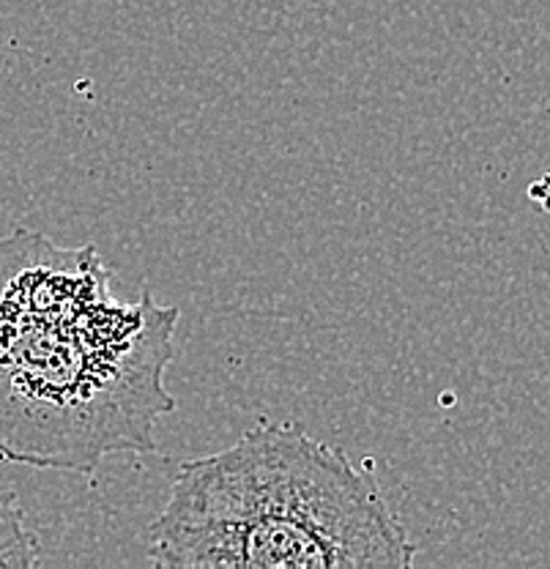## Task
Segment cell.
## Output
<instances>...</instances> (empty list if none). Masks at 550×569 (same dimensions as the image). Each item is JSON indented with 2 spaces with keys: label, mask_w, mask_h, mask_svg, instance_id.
<instances>
[{
  "label": "cell",
  "mask_w": 550,
  "mask_h": 569,
  "mask_svg": "<svg viewBox=\"0 0 550 569\" xmlns=\"http://www.w3.org/2000/svg\"><path fill=\"white\" fill-rule=\"evenodd\" d=\"M179 307L110 290L99 249L33 230L0 239V460L91 473L153 452Z\"/></svg>",
  "instance_id": "1"
},
{
  "label": "cell",
  "mask_w": 550,
  "mask_h": 569,
  "mask_svg": "<svg viewBox=\"0 0 550 569\" xmlns=\"http://www.w3.org/2000/svg\"><path fill=\"white\" fill-rule=\"evenodd\" d=\"M413 556L370 473L301 425L271 419L179 462L148 533V561L170 569L411 567Z\"/></svg>",
  "instance_id": "2"
},
{
  "label": "cell",
  "mask_w": 550,
  "mask_h": 569,
  "mask_svg": "<svg viewBox=\"0 0 550 569\" xmlns=\"http://www.w3.org/2000/svg\"><path fill=\"white\" fill-rule=\"evenodd\" d=\"M39 561V539L26 526L20 503L0 493V567H33Z\"/></svg>",
  "instance_id": "3"
},
{
  "label": "cell",
  "mask_w": 550,
  "mask_h": 569,
  "mask_svg": "<svg viewBox=\"0 0 550 569\" xmlns=\"http://www.w3.org/2000/svg\"><path fill=\"white\" fill-rule=\"evenodd\" d=\"M529 200L531 203L540 206L542 211L550 213V170L548 173H542L540 178H537L534 183L529 187Z\"/></svg>",
  "instance_id": "4"
}]
</instances>
